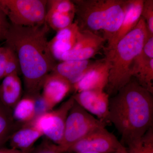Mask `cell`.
<instances>
[{"mask_svg": "<svg viewBox=\"0 0 153 153\" xmlns=\"http://www.w3.org/2000/svg\"><path fill=\"white\" fill-rule=\"evenodd\" d=\"M49 28L46 22L35 27L10 24L7 33L5 46L12 49L19 59L26 95L40 94L44 80L57 64L49 48Z\"/></svg>", "mask_w": 153, "mask_h": 153, "instance_id": "obj_1", "label": "cell"}, {"mask_svg": "<svg viewBox=\"0 0 153 153\" xmlns=\"http://www.w3.org/2000/svg\"><path fill=\"white\" fill-rule=\"evenodd\" d=\"M152 94L132 77L109 99L108 122L120 134L123 143L140 139L153 126Z\"/></svg>", "mask_w": 153, "mask_h": 153, "instance_id": "obj_2", "label": "cell"}, {"mask_svg": "<svg viewBox=\"0 0 153 153\" xmlns=\"http://www.w3.org/2000/svg\"><path fill=\"white\" fill-rule=\"evenodd\" d=\"M149 36L146 22L141 17L136 27L120 40L114 48L109 50L103 48L110 65L105 88L109 96L116 94L132 78L134 61L142 51Z\"/></svg>", "mask_w": 153, "mask_h": 153, "instance_id": "obj_3", "label": "cell"}, {"mask_svg": "<svg viewBox=\"0 0 153 153\" xmlns=\"http://www.w3.org/2000/svg\"><path fill=\"white\" fill-rule=\"evenodd\" d=\"M75 16L80 30L95 33L110 44L122 23L127 0H74Z\"/></svg>", "mask_w": 153, "mask_h": 153, "instance_id": "obj_4", "label": "cell"}, {"mask_svg": "<svg viewBox=\"0 0 153 153\" xmlns=\"http://www.w3.org/2000/svg\"><path fill=\"white\" fill-rule=\"evenodd\" d=\"M47 1L0 0V10L11 25L35 27L45 23Z\"/></svg>", "mask_w": 153, "mask_h": 153, "instance_id": "obj_5", "label": "cell"}, {"mask_svg": "<svg viewBox=\"0 0 153 153\" xmlns=\"http://www.w3.org/2000/svg\"><path fill=\"white\" fill-rule=\"evenodd\" d=\"M107 124L93 116L74 102L66 119L62 142L57 145L61 153L91 132L105 128Z\"/></svg>", "mask_w": 153, "mask_h": 153, "instance_id": "obj_6", "label": "cell"}, {"mask_svg": "<svg viewBox=\"0 0 153 153\" xmlns=\"http://www.w3.org/2000/svg\"><path fill=\"white\" fill-rule=\"evenodd\" d=\"M74 102L72 96L57 109L38 115L31 123L47 139L55 144L60 145L63 139L66 119Z\"/></svg>", "mask_w": 153, "mask_h": 153, "instance_id": "obj_7", "label": "cell"}, {"mask_svg": "<svg viewBox=\"0 0 153 153\" xmlns=\"http://www.w3.org/2000/svg\"><path fill=\"white\" fill-rule=\"evenodd\" d=\"M121 143L105 128L96 130L71 146L67 152L114 153Z\"/></svg>", "mask_w": 153, "mask_h": 153, "instance_id": "obj_8", "label": "cell"}, {"mask_svg": "<svg viewBox=\"0 0 153 153\" xmlns=\"http://www.w3.org/2000/svg\"><path fill=\"white\" fill-rule=\"evenodd\" d=\"M105 42L103 37L98 34L87 30H80L74 47L70 51L60 55L58 60H90L104 48Z\"/></svg>", "mask_w": 153, "mask_h": 153, "instance_id": "obj_9", "label": "cell"}, {"mask_svg": "<svg viewBox=\"0 0 153 153\" xmlns=\"http://www.w3.org/2000/svg\"><path fill=\"white\" fill-rule=\"evenodd\" d=\"M110 65L105 57L94 61L86 74L72 84L75 93L85 91H104L108 83Z\"/></svg>", "mask_w": 153, "mask_h": 153, "instance_id": "obj_10", "label": "cell"}, {"mask_svg": "<svg viewBox=\"0 0 153 153\" xmlns=\"http://www.w3.org/2000/svg\"><path fill=\"white\" fill-rule=\"evenodd\" d=\"M72 96L75 102L88 112L108 123L109 96L104 91H85Z\"/></svg>", "mask_w": 153, "mask_h": 153, "instance_id": "obj_11", "label": "cell"}, {"mask_svg": "<svg viewBox=\"0 0 153 153\" xmlns=\"http://www.w3.org/2000/svg\"><path fill=\"white\" fill-rule=\"evenodd\" d=\"M41 90V97L50 111L72 90V84L61 76L50 73L44 80Z\"/></svg>", "mask_w": 153, "mask_h": 153, "instance_id": "obj_12", "label": "cell"}, {"mask_svg": "<svg viewBox=\"0 0 153 153\" xmlns=\"http://www.w3.org/2000/svg\"><path fill=\"white\" fill-rule=\"evenodd\" d=\"M80 30L74 22L68 27L57 32L55 37L49 41V47L53 57L58 60L60 55L70 51L76 44Z\"/></svg>", "mask_w": 153, "mask_h": 153, "instance_id": "obj_13", "label": "cell"}, {"mask_svg": "<svg viewBox=\"0 0 153 153\" xmlns=\"http://www.w3.org/2000/svg\"><path fill=\"white\" fill-rule=\"evenodd\" d=\"M144 0H127L123 21L112 41L105 49L114 48L117 42L136 27L141 18Z\"/></svg>", "mask_w": 153, "mask_h": 153, "instance_id": "obj_14", "label": "cell"}, {"mask_svg": "<svg viewBox=\"0 0 153 153\" xmlns=\"http://www.w3.org/2000/svg\"><path fill=\"white\" fill-rule=\"evenodd\" d=\"M43 134L32 123L24 125L11 135L8 141L11 148L31 152L36 142Z\"/></svg>", "mask_w": 153, "mask_h": 153, "instance_id": "obj_15", "label": "cell"}, {"mask_svg": "<svg viewBox=\"0 0 153 153\" xmlns=\"http://www.w3.org/2000/svg\"><path fill=\"white\" fill-rule=\"evenodd\" d=\"M94 62L90 60L62 61L56 64L51 73L61 76L72 85L87 73Z\"/></svg>", "mask_w": 153, "mask_h": 153, "instance_id": "obj_16", "label": "cell"}, {"mask_svg": "<svg viewBox=\"0 0 153 153\" xmlns=\"http://www.w3.org/2000/svg\"><path fill=\"white\" fill-rule=\"evenodd\" d=\"M22 86L19 74L7 75L0 84V100L7 107L13 109L22 98Z\"/></svg>", "mask_w": 153, "mask_h": 153, "instance_id": "obj_17", "label": "cell"}, {"mask_svg": "<svg viewBox=\"0 0 153 153\" xmlns=\"http://www.w3.org/2000/svg\"><path fill=\"white\" fill-rule=\"evenodd\" d=\"M132 76L141 86L153 94V59L148 58L141 52L134 61Z\"/></svg>", "mask_w": 153, "mask_h": 153, "instance_id": "obj_18", "label": "cell"}, {"mask_svg": "<svg viewBox=\"0 0 153 153\" xmlns=\"http://www.w3.org/2000/svg\"><path fill=\"white\" fill-rule=\"evenodd\" d=\"M15 121L23 126L31 123L37 116L35 97L27 95L22 97L12 109Z\"/></svg>", "mask_w": 153, "mask_h": 153, "instance_id": "obj_19", "label": "cell"}, {"mask_svg": "<svg viewBox=\"0 0 153 153\" xmlns=\"http://www.w3.org/2000/svg\"><path fill=\"white\" fill-rule=\"evenodd\" d=\"M21 126L14 120L12 109L6 106L0 100V147H3L13 133Z\"/></svg>", "mask_w": 153, "mask_h": 153, "instance_id": "obj_20", "label": "cell"}, {"mask_svg": "<svg viewBox=\"0 0 153 153\" xmlns=\"http://www.w3.org/2000/svg\"><path fill=\"white\" fill-rule=\"evenodd\" d=\"M75 13H65L47 8L45 22L49 28L58 32L74 22Z\"/></svg>", "mask_w": 153, "mask_h": 153, "instance_id": "obj_21", "label": "cell"}, {"mask_svg": "<svg viewBox=\"0 0 153 153\" xmlns=\"http://www.w3.org/2000/svg\"><path fill=\"white\" fill-rule=\"evenodd\" d=\"M128 153H153V128L151 127L139 140L129 143Z\"/></svg>", "mask_w": 153, "mask_h": 153, "instance_id": "obj_22", "label": "cell"}, {"mask_svg": "<svg viewBox=\"0 0 153 153\" xmlns=\"http://www.w3.org/2000/svg\"><path fill=\"white\" fill-rule=\"evenodd\" d=\"M47 8L65 13H75L74 3L69 0H49L47 1Z\"/></svg>", "mask_w": 153, "mask_h": 153, "instance_id": "obj_23", "label": "cell"}, {"mask_svg": "<svg viewBox=\"0 0 153 153\" xmlns=\"http://www.w3.org/2000/svg\"><path fill=\"white\" fill-rule=\"evenodd\" d=\"M141 17L146 22L149 35L153 36V1L144 0Z\"/></svg>", "mask_w": 153, "mask_h": 153, "instance_id": "obj_24", "label": "cell"}, {"mask_svg": "<svg viewBox=\"0 0 153 153\" xmlns=\"http://www.w3.org/2000/svg\"><path fill=\"white\" fill-rule=\"evenodd\" d=\"M9 48L10 49V54L6 65L5 77L10 74H17L19 75L21 73L19 59L15 52L10 48Z\"/></svg>", "mask_w": 153, "mask_h": 153, "instance_id": "obj_25", "label": "cell"}, {"mask_svg": "<svg viewBox=\"0 0 153 153\" xmlns=\"http://www.w3.org/2000/svg\"><path fill=\"white\" fill-rule=\"evenodd\" d=\"M30 153H61L58 146L47 139H44L36 148H33Z\"/></svg>", "mask_w": 153, "mask_h": 153, "instance_id": "obj_26", "label": "cell"}, {"mask_svg": "<svg viewBox=\"0 0 153 153\" xmlns=\"http://www.w3.org/2000/svg\"><path fill=\"white\" fill-rule=\"evenodd\" d=\"M10 23L4 13L0 10V41H5Z\"/></svg>", "mask_w": 153, "mask_h": 153, "instance_id": "obj_27", "label": "cell"}, {"mask_svg": "<svg viewBox=\"0 0 153 153\" xmlns=\"http://www.w3.org/2000/svg\"><path fill=\"white\" fill-rule=\"evenodd\" d=\"M10 49L7 46L3 47L1 55H0V80L5 77L7 61L10 54Z\"/></svg>", "mask_w": 153, "mask_h": 153, "instance_id": "obj_28", "label": "cell"}, {"mask_svg": "<svg viewBox=\"0 0 153 153\" xmlns=\"http://www.w3.org/2000/svg\"><path fill=\"white\" fill-rule=\"evenodd\" d=\"M142 52L150 59H153V36H149L143 46Z\"/></svg>", "mask_w": 153, "mask_h": 153, "instance_id": "obj_29", "label": "cell"}, {"mask_svg": "<svg viewBox=\"0 0 153 153\" xmlns=\"http://www.w3.org/2000/svg\"><path fill=\"white\" fill-rule=\"evenodd\" d=\"M31 152H24L19 150L15 149L13 148L8 149L4 148L3 147H0V153H30Z\"/></svg>", "mask_w": 153, "mask_h": 153, "instance_id": "obj_30", "label": "cell"}, {"mask_svg": "<svg viewBox=\"0 0 153 153\" xmlns=\"http://www.w3.org/2000/svg\"><path fill=\"white\" fill-rule=\"evenodd\" d=\"M114 153H128L127 149L121 143L117 149Z\"/></svg>", "mask_w": 153, "mask_h": 153, "instance_id": "obj_31", "label": "cell"}, {"mask_svg": "<svg viewBox=\"0 0 153 153\" xmlns=\"http://www.w3.org/2000/svg\"><path fill=\"white\" fill-rule=\"evenodd\" d=\"M3 47H0V55H1V53L2 51Z\"/></svg>", "mask_w": 153, "mask_h": 153, "instance_id": "obj_32", "label": "cell"}, {"mask_svg": "<svg viewBox=\"0 0 153 153\" xmlns=\"http://www.w3.org/2000/svg\"><path fill=\"white\" fill-rule=\"evenodd\" d=\"M97 153L90 152H82V153Z\"/></svg>", "mask_w": 153, "mask_h": 153, "instance_id": "obj_33", "label": "cell"}]
</instances>
